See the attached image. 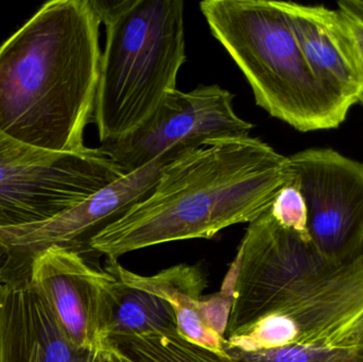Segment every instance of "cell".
Here are the masks:
<instances>
[{"mask_svg": "<svg viewBox=\"0 0 363 362\" xmlns=\"http://www.w3.org/2000/svg\"><path fill=\"white\" fill-rule=\"evenodd\" d=\"M74 346L28 278L6 281L0 310V362H98Z\"/></svg>", "mask_w": 363, "mask_h": 362, "instance_id": "4fadbf2b", "label": "cell"}, {"mask_svg": "<svg viewBox=\"0 0 363 362\" xmlns=\"http://www.w3.org/2000/svg\"><path fill=\"white\" fill-rule=\"evenodd\" d=\"M188 149L168 151L149 165L96 191L78 205L46 220L0 227V251L9 263L28 266L36 255L51 247L82 253L91 251V238L147 197L167 166Z\"/></svg>", "mask_w": 363, "mask_h": 362, "instance_id": "9c48e42d", "label": "cell"}, {"mask_svg": "<svg viewBox=\"0 0 363 362\" xmlns=\"http://www.w3.org/2000/svg\"><path fill=\"white\" fill-rule=\"evenodd\" d=\"M106 271L125 284L169 302L176 312L181 337L222 356H228L224 333L233 298L232 284L228 278L220 293L203 297L207 278L198 266L180 264L153 276H140L125 269L117 259H108Z\"/></svg>", "mask_w": 363, "mask_h": 362, "instance_id": "8fae6325", "label": "cell"}, {"mask_svg": "<svg viewBox=\"0 0 363 362\" xmlns=\"http://www.w3.org/2000/svg\"><path fill=\"white\" fill-rule=\"evenodd\" d=\"M270 212L275 220L286 229L311 238L307 229L306 204L294 180L277 193Z\"/></svg>", "mask_w": 363, "mask_h": 362, "instance_id": "9a60e30c", "label": "cell"}, {"mask_svg": "<svg viewBox=\"0 0 363 362\" xmlns=\"http://www.w3.org/2000/svg\"><path fill=\"white\" fill-rule=\"evenodd\" d=\"M98 362H116V359L114 358V356L108 351L104 350L100 354Z\"/></svg>", "mask_w": 363, "mask_h": 362, "instance_id": "d6986e66", "label": "cell"}, {"mask_svg": "<svg viewBox=\"0 0 363 362\" xmlns=\"http://www.w3.org/2000/svg\"><path fill=\"white\" fill-rule=\"evenodd\" d=\"M294 181L305 200L307 229L330 263L363 255V163L330 148L290 155Z\"/></svg>", "mask_w": 363, "mask_h": 362, "instance_id": "ba28073f", "label": "cell"}, {"mask_svg": "<svg viewBox=\"0 0 363 362\" xmlns=\"http://www.w3.org/2000/svg\"><path fill=\"white\" fill-rule=\"evenodd\" d=\"M292 180L289 157L259 138L208 140L168 165L147 197L91 238L89 250L117 259L157 244L209 239L253 222Z\"/></svg>", "mask_w": 363, "mask_h": 362, "instance_id": "6da1fadb", "label": "cell"}, {"mask_svg": "<svg viewBox=\"0 0 363 362\" xmlns=\"http://www.w3.org/2000/svg\"><path fill=\"white\" fill-rule=\"evenodd\" d=\"M362 339H363V331H362Z\"/></svg>", "mask_w": 363, "mask_h": 362, "instance_id": "7402d4cb", "label": "cell"}, {"mask_svg": "<svg viewBox=\"0 0 363 362\" xmlns=\"http://www.w3.org/2000/svg\"><path fill=\"white\" fill-rule=\"evenodd\" d=\"M234 96L219 85L170 91L155 113L125 137L101 149L121 170L132 174L174 149L199 148L219 138L249 136L253 125L235 113Z\"/></svg>", "mask_w": 363, "mask_h": 362, "instance_id": "52a82bcc", "label": "cell"}, {"mask_svg": "<svg viewBox=\"0 0 363 362\" xmlns=\"http://www.w3.org/2000/svg\"><path fill=\"white\" fill-rule=\"evenodd\" d=\"M285 14L313 76L339 101L349 106L363 94L357 46L339 9L277 1Z\"/></svg>", "mask_w": 363, "mask_h": 362, "instance_id": "7c38bea8", "label": "cell"}, {"mask_svg": "<svg viewBox=\"0 0 363 362\" xmlns=\"http://www.w3.org/2000/svg\"><path fill=\"white\" fill-rule=\"evenodd\" d=\"M362 331L363 255L342 264L318 257L251 342L258 350L298 344L336 351L362 344Z\"/></svg>", "mask_w": 363, "mask_h": 362, "instance_id": "8992f818", "label": "cell"}, {"mask_svg": "<svg viewBox=\"0 0 363 362\" xmlns=\"http://www.w3.org/2000/svg\"><path fill=\"white\" fill-rule=\"evenodd\" d=\"M2 259H4V256L1 251H0V310H1L2 293H4V284L6 282V278H4V270H2L1 267V264H4Z\"/></svg>", "mask_w": 363, "mask_h": 362, "instance_id": "ac0fdd59", "label": "cell"}, {"mask_svg": "<svg viewBox=\"0 0 363 362\" xmlns=\"http://www.w3.org/2000/svg\"><path fill=\"white\" fill-rule=\"evenodd\" d=\"M106 25L93 123L100 142L125 137L159 108L186 60L181 0H94Z\"/></svg>", "mask_w": 363, "mask_h": 362, "instance_id": "3957f363", "label": "cell"}, {"mask_svg": "<svg viewBox=\"0 0 363 362\" xmlns=\"http://www.w3.org/2000/svg\"><path fill=\"white\" fill-rule=\"evenodd\" d=\"M111 354H112V353H111ZM113 356H114V355H113ZM114 358L116 359V362H125V361H121V359L117 358L116 356H114Z\"/></svg>", "mask_w": 363, "mask_h": 362, "instance_id": "44dd1931", "label": "cell"}, {"mask_svg": "<svg viewBox=\"0 0 363 362\" xmlns=\"http://www.w3.org/2000/svg\"><path fill=\"white\" fill-rule=\"evenodd\" d=\"M353 4L358 9V10L362 11L363 12V1H359V0H353Z\"/></svg>", "mask_w": 363, "mask_h": 362, "instance_id": "ffe728a7", "label": "cell"}, {"mask_svg": "<svg viewBox=\"0 0 363 362\" xmlns=\"http://www.w3.org/2000/svg\"><path fill=\"white\" fill-rule=\"evenodd\" d=\"M200 9L271 116L301 132L336 129L345 120L351 108L313 76L277 1L205 0Z\"/></svg>", "mask_w": 363, "mask_h": 362, "instance_id": "277c9868", "label": "cell"}, {"mask_svg": "<svg viewBox=\"0 0 363 362\" xmlns=\"http://www.w3.org/2000/svg\"><path fill=\"white\" fill-rule=\"evenodd\" d=\"M123 176L100 148L48 152L0 130V227L46 220Z\"/></svg>", "mask_w": 363, "mask_h": 362, "instance_id": "5b68a950", "label": "cell"}, {"mask_svg": "<svg viewBox=\"0 0 363 362\" xmlns=\"http://www.w3.org/2000/svg\"><path fill=\"white\" fill-rule=\"evenodd\" d=\"M28 280L44 298L60 329L77 348L104 351L106 295L113 276L82 252L51 247L28 266Z\"/></svg>", "mask_w": 363, "mask_h": 362, "instance_id": "30bf717a", "label": "cell"}, {"mask_svg": "<svg viewBox=\"0 0 363 362\" xmlns=\"http://www.w3.org/2000/svg\"><path fill=\"white\" fill-rule=\"evenodd\" d=\"M101 17L94 0L46 2L0 46V130L32 148L78 152L93 120Z\"/></svg>", "mask_w": 363, "mask_h": 362, "instance_id": "7a4b0ae2", "label": "cell"}, {"mask_svg": "<svg viewBox=\"0 0 363 362\" xmlns=\"http://www.w3.org/2000/svg\"><path fill=\"white\" fill-rule=\"evenodd\" d=\"M225 352L238 362H323L335 351L294 344L257 352H241L234 349H226Z\"/></svg>", "mask_w": 363, "mask_h": 362, "instance_id": "2e32d148", "label": "cell"}, {"mask_svg": "<svg viewBox=\"0 0 363 362\" xmlns=\"http://www.w3.org/2000/svg\"><path fill=\"white\" fill-rule=\"evenodd\" d=\"M174 332H178V320L169 302L113 276L106 295L104 341Z\"/></svg>", "mask_w": 363, "mask_h": 362, "instance_id": "5bb4252c", "label": "cell"}, {"mask_svg": "<svg viewBox=\"0 0 363 362\" xmlns=\"http://www.w3.org/2000/svg\"><path fill=\"white\" fill-rule=\"evenodd\" d=\"M338 9L342 13L350 30H351L352 35L355 40L356 46H357L358 53H359L360 62H362L363 72V12L358 10L353 2L339 1ZM358 103L363 106V94Z\"/></svg>", "mask_w": 363, "mask_h": 362, "instance_id": "e0dca14e", "label": "cell"}]
</instances>
